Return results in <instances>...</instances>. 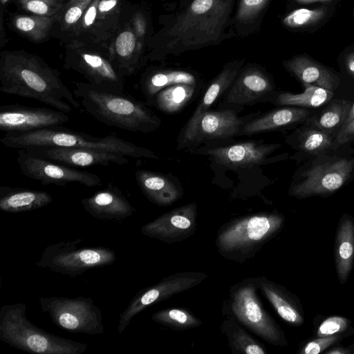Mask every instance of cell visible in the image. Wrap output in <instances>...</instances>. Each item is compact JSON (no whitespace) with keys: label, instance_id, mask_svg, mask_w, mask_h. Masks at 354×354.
Wrapping results in <instances>:
<instances>
[{"label":"cell","instance_id":"6da1fadb","mask_svg":"<svg viewBox=\"0 0 354 354\" xmlns=\"http://www.w3.org/2000/svg\"><path fill=\"white\" fill-rule=\"evenodd\" d=\"M84 109L99 122L113 127L149 133L157 130L160 119L142 102L123 93L77 83L73 91Z\"/></svg>","mask_w":354,"mask_h":354},{"label":"cell","instance_id":"7a4b0ae2","mask_svg":"<svg viewBox=\"0 0 354 354\" xmlns=\"http://www.w3.org/2000/svg\"><path fill=\"white\" fill-rule=\"evenodd\" d=\"M1 143L14 149L67 147L108 151L135 158L160 159L154 151L110 134L95 137L63 127H52L27 133H8Z\"/></svg>","mask_w":354,"mask_h":354},{"label":"cell","instance_id":"3957f363","mask_svg":"<svg viewBox=\"0 0 354 354\" xmlns=\"http://www.w3.org/2000/svg\"><path fill=\"white\" fill-rule=\"evenodd\" d=\"M284 216L261 212L235 217L221 226L215 240L219 254L225 259L243 263L283 228Z\"/></svg>","mask_w":354,"mask_h":354},{"label":"cell","instance_id":"277c9868","mask_svg":"<svg viewBox=\"0 0 354 354\" xmlns=\"http://www.w3.org/2000/svg\"><path fill=\"white\" fill-rule=\"evenodd\" d=\"M2 93L31 98L69 113L80 102L58 75L40 66H8L1 73Z\"/></svg>","mask_w":354,"mask_h":354},{"label":"cell","instance_id":"5b68a950","mask_svg":"<svg viewBox=\"0 0 354 354\" xmlns=\"http://www.w3.org/2000/svg\"><path fill=\"white\" fill-rule=\"evenodd\" d=\"M23 303L0 309V340L17 349L38 354H82L88 345L51 334L33 324Z\"/></svg>","mask_w":354,"mask_h":354},{"label":"cell","instance_id":"8992f818","mask_svg":"<svg viewBox=\"0 0 354 354\" xmlns=\"http://www.w3.org/2000/svg\"><path fill=\"white\" fill-rule=\"evenodd\" d=\"M232 0H194L169 31L171 48L212 43L220 37Z\"/></svg>","mask_w":354,"mask_h":354},{"label":"cell","instance_id":"52a82bcc","mask_svg":"<svg viewBox=\"0 0 354 354\" xmlns=\"http://www.w3.org/2000/svg\"><path fill=\"white\" fill-rule=\"evenodd\" d=\"M254 277L243 279L230 288L222 304L223 315H232L248 331L274 346H286L283 331L264 308Z\"/></svg>","mask_w":354,"mask_h":354},{"label":"cell","instance_id":"ba28073f","mask_svg":"<svg viewBox=\"0 0 354 354\" xmlns=\"http://www.w3.org/2000/svg\"><path fill=\"white\" fill-rule=\"evenodd\" d=\"M82 239L59 241L44 250L35 264L52 272L75 277L90 269L111 266L116 260L111 248L79 247Z\"/></svg>","mask_w":354,"mask_h":354},{"label":"cell","instance_id":"9c48e42d","mask_svg":"<svg viewBox=\"0 0 354 354\" xmlns=\"http://www.w3.org/2000/svg\"><path fill=\"white\" fill-rule=\"evenodd\" d=\"M40 308L59 328L72 333L100 335L104 332L101 309L89 297H42Z\"/></svg>","mask_w":354,"mask_h":354},{"label":"cell","instance_id":"30bf717a","mask_svg":"<svg viewBox=\"0 0 354 354\" xmlns=\"http://www.w3.org/2000/svg\"><path fill=\"white\" fill-rule=\"evenodd\" d=\"M202 272L184 271L163 278L157 283L140 290L120 314L118 333L122 334L131 319L147 307L189 290L207 278Z\"/></svg>","mask_w":354,"mask_h":354},{"label":"cell","instance_id":"8fae6325","mask_svg":"<svg viewBox=\"0 0 354 354\" xmlns=\"http://www.w3.org/2000/svg\"><path fill=\"white\" fill-rule=\"evenodd\" d=\"M16 160L24 176L42 185L54 184L65 187L69 183H78L94 187L102 184L101 178L95 174L32 155L23 149L18 150Z\"/></svg>","mask_w":354,"mask_h":354},{"label":"cell","instance_id":"7c38bea8","mask_svg":"<svg viewBox=\"0 0 354 354\" xmlns=\"http://www.w3.org/2000/svg\"><path fill=\"white\" fill-rule=\"evenodd\" d=\"M251 116L239 117L232 109L207 111L191 127L183 128L177 149L190 147L209 140L241 136L244 124L254 118Z\"/></svg>","mask_w":354,"mask_h":354},{"label":"cell","instance_id":"4fadbf2b","mask_svg":"<svg viewBox=\"0 0 354 354\" xmlns=\"http://www.w3.org/2000/svg\"><path fill=\"white\" fill-rule=\"evenodd\" d=\"M353 170L354 158L315 165L302 174L303 179L290 186L289 194L301 198L331 194L344 185Z\"/></svg>","mask_w":354,"mask_h":354},{"label":"cell","instance_id":"5bb4252c","mask_svg":"<svg viewBox=\"0 0 354 354\" xmlns=\"http://www.w3.org/2000/svg\"><path fill=\"white\" fill-rule=\"evenodd\" d=\"M68 113L45 107L14 104L0 106V130L8 133H27L62 126L69 121Z\"/></svg>","mask_w":354,"mask_h":354},{"label":"cell","instance_id":"9a60e30c","mask_svg":"<svg viewBox=\"0 0 354 354\" xmlns=\"http://www.w3.org/2000/svg\"><path fill=\"white\" fill-rule=\"evenodd\" d=\"M197 204L190 203L166 212L141 227L150 238L171 244L192 236L197 228Z\"/></svg>","mask_w":354,"mask_h":354},{"label":"cell","instance_id":"2e32d148","mask_svg":"<svg viewBox=\"0 0 354 354\" xmlns=\"http://www.w3.org/2000/svg\"><path fill=\"white\" fill-rule=\"evenodd\" d=\"M280 146L279 144L247 140L228 146L198 150L196 153L207 155L214 162L228 168H250L263 164L268 156Z\"/></svg>","mask_w":354,"mask_h":354},{"label":"cell","instance_id":"e0dca14e","mask_svg":"<svg viewBox=\"0 0 354 354\" xmlns=\"http://www.w3.org/2000/svg\"><path fill=\"white\" fill-rule=\"evenodd\" d=\"M28 153L56 161L71 167H86L94 165L109 166L111 164L122 165L129 163L127 157L108 151L67 148L32 147L23 149Z\"/></svg>","mask_w":354,"mask_h":354},{"label":"cell","instance_id":"ac0fdd59","mask_svg":"<svg viewBox=\"0 0 354 354\" xmlns=\"http://www.w3.org/2000/svg\"><path fill=\"white\" fill-rule=\"evenodd\" d=\"M274 84L263 70L251 66L238 74L226 95L227 104L252 105L271 97Z\"/></svg>","mask_w":354,"mask_h":354},{"label":"cell","instance_id":"d6986e66","mask_svg":"<svg viewBox=\"0 0 354 354\" xmlns=\"http://www.w3.org/2000/svg\"><path fill=\"white\" fill-rule=\"evenodd\" d=\"M81 203L87 213L102 220L122 221L132 216L136 211L121 190L111 184L82 198Z\"/></svg>","mask_w":354,"mask_h":354},{"label":"cell","instance_id":"ffe728a7","mask_svg":"<svg viewBox=\"0 0 354 354\" xmlns=\"http://www.w3.org/2000/svg\"><path fill=\"white\" fill-rule=\"evenodd\" d=\"M135 178L145 197L160 207L174 204L183 194L180 183L170 175L138 169L135 172Z\"/></svg>","mask_w":354,"mask_h":354},{"label":"cell","instance_id":"44dd1931","mask_svg":"<svg viewBox=\"0 0 354 354\" xmlns=\"http://www.w3.org/2000/svg\"><path fill=\"white\" fill-rule=\"evenodd\" d=\"M307 109L286 106L252 118L243 126L241 136H252L277 130L306 120L310 115Z\"/></svg>","mask_w":354,"mask_h":354},{"label":"cell","instance_id":"7402d4cb","mask_svg":"<svg viewBox=\"0 0 354 354\" xmlns=\"http://www.w3.org/2000/svg\"><path fill=\"white\" fill-rule=\"evenodd\" d=\"M254 280L258 290L285 322L294 326L301 325L304 322L296 299L283 286L266 277H256Z\"/></svg>","mask_w":354,"mask_h":354},{"label":"cell","instance_id":"603a6c76","mask_svg":"<svg viewBox=\"0 0 354 354\" xmlns=\"http://www.w3.org/2000/svg\"><path fill=\"white\" fill-rule=\"evenodd\" d=\"M53 201L52 196L42 190L10 186L0 187V209L19 213L44 207Z\"/></svg>","mask_w":354,"mask_h":354},{"label":"cell","instance_id":"cb8c5ba5","mask_svg":"<svg viewBox=\"0 0 354 354\" xmlns=\"http://www.w3.org/2000/svg\"><path fill=\"white\" fill-rule=\"evenodd\" d=\"M284 66L303 84H313L333 92L339 84L338 77L333 73L304 55L286 61Z\"/></svg>","mask_w":354,"mask_h":354},{"label":"cell","instance_id":"d4e9b609","mask_svg":"<svg viewBox=\"0 0 354 354\" xmlns=\"http://www.w3.org/2000/svg\"><path fill=\"white\" fill-rule=\"evenodd\" d=\"M220 330L228 341L233 354H266L264 344L257 340L232 315H223Z\"/></svg>","mask_w":354,"mask_h":354},{"label":"cell","instance_id":"484cf974","mask_svg":"<svg viewBox=\"0 0 354 354\" xmlns=\"http://www.w3.org/2000/svg\"><path fill=\"white\" fill-rule=\"evenodd\" d=\"M241 66V63L236 62L224 67L205 90L183 129L191 127L203 113L209 111L211 106L225 91L230 88L238 75Z\"/></svg>","mask_w":354,"mask_h":354},{"label":"cell","instance_id":"4316f807","mask_svg":"<svg viewBox=\"0 0 354 354\" xmlns=\"http://www.w3.org/2000/svg\"><path fill=\"white\" fill-rule=\"evenodd\" d=\"M354 259V223L342 218L336 236V269L339 281L344 283L351 272Z\"/></svg>","mask_w":354,"mask_h":354},{"label":"cell","instance_id":"83f0119b","mask_svg":"<svg viewBox=\"0 0 354 354\" xmlns=\"http://www.w3.org/2000/svg\"><path fill=\"white\" fill-rule=\"evenodd\" d=\"M198 85L177 84L160 91L147 104L166 114H175L183 109L193 99Z\"/></svg>","mask_w":354,"mask_h":354},{"label":"cell","instance_id":"f1b7e54d","mask_svg":"<svg viewBox=\"0 0 354 354\" xmlns=\"http://www.w3.org/2000/svg\"><path fill=\"white\" fill-rule=\"evenodd\" d=\"M177 84L198 85V80L192 73L181 70H163L154 71L140 81V91L147 104L162 89Z\"/></svg>","mask_w":354,"mask_h":354},{"label":"cell","instance_id":"f546056e","mask_svg":"<svg viewBox=\"0 0 354 354\" xmlns=\"http://www.w3.org/2000/svg\"><path fill=\"white\" fill-rule=\"evenodd\" d=\"M305 90L299 94L280 93L270 102L278 105L316 108L329 102L333 92L310 84H303Z\"/></svg>","mask_w":354,"mask_h":354},{"label":"cell","instance_id":"4dcf8cb0","mask_svg":"<svg viewBox=\"0 0 354 354\" xmlns=\"http://www.w3.org/2000/svg\"><path fill=\"white\" fill-rule=\"evenodd\" d=\"M152 320L176 331H183L197 328L203 324V321L190 309L173 307L162 309L151 315Z\"/></svg>","mask_w":354,"mask_h":354},{"label":"cell","instance_id":"1f68e13d","mask_svg":"<svg viewBox=\"0 0 354 354\" xmlns=\"http://www.w3.org/2000/svg\"><path fill=\"white\" fill-rule=\"evenodd\" d=\"M352 104L350 101L334 100L314 119L313 125L318 129L330 133L340 128L346 121Z\"/></svg>","mask_w":354,"mask_h":354},{"label":"cell","instance_id":"d6a6232c","mask_svg":"<svg viewBox=\"0 0 354 354\" xmlns=\"http://www.w3.org/2000/svg\"><path fill=\"white\" fill-rule=\"evenodd\" d=\"M334 139L329 133L317 128H304L299 131L297 142L298 148L315 155L332 148Z\"/></svg>","mask_w":354,"mask_h":354},{"label":"cell","instance_id":"836d02e7","mask_svg":"<svg viewBox=\"0 0 354 354\" xmlns=\"http://www.w3.org/2000/svg\"><path fill=\"white\" fill-rule=\"evenodd\" d=\"M325 12L324 8L297 9L284 17L283 24L292 28H302L317 23L324 17Z\"/></svg>","mask_w":354,"mask_h":354},{"label":"cell","instance_id":"e575fe53","mask_svg":"<svg viewBox=\"0 0 354 354\" xmlns=\"http://www.w3.org/2000/svg\"><path fill=\"white\" fill-rule=\"evenodd\" d=\"M269 0H240L236 12L239 22L247 23L257 17Z\"/></svg>","mask_w":354,"mask_h":354},{"label":"cell","instance_id":"d590c367","mask_svg":"<svg viewBox=\"0 0 354 354\" xmlns=\"http://www.w3.org/2000/svg\"><path fill=\"white\" fill-rule=\"evenodd\" d=\"M348 320L340 316H332L324 320L319 325L317 335L328 337L344 331L348 326Z\"/></svg>","mask_w":354,"mask_h":354},{"label":"cell","instance_id":"8d00e7d4","mask_svg":"<svg viewBox=\"0 0 354 354\" xmlns=\"http://www.w3.org/2000/svg\"><path fill=\"white\" fill-rule=\"evenodd\" d=\"M339 338V335H331L328 337H319L308 342L301 351L304 354H318L324 349L334 344Z\"/></svg>","mask_w":354,"mask_h":354},{"label":"cell","instance_id":"74e56055","mask_svg":"<svg viewBox=\"0 0 354 354\" xmlns=\"http://www.w3.org/2000/svg\"><path fill=\"white\" fill-rule=\"evenodd\" d=\"M135 44L136 39L133 34L129 31H124L120 33L116 39V51L120 57H127L133 53Z\"/></svg>","mask_w":354,"mask_h":354},{"label":"cell","instance_id":"f35d334b","mask_svg":"<svg viewBox=\"0 0 354 354\" xmlns=\"http://www.w3.org/2000/svg\"><path fill=\"white\" fill-rule=\"evenodd\" d=\"M354 138V119L339 129V133L334 139L333 149L337 148L341 145L345 144Z\"/></svg>","mask_w":354,"mask_h":354},{"label":"cell","instance_id":"ab89813d","mask_svg":"<svg viewBox=\"0 0 354 354\" xmlns=\"http://www.w3.org/2000/svg\"><path fill=\"white\" fill-rule=\"evenodd\" d=\"M27 8L30 11L40 15L45 14L48 11L46 4L39 0H31L28 1Z\"/></svg>","mask_w":354,"mask_h":354},{"label":"cell","instance_id":"60d3db41","mask_svg":"<svg viewBox=\"0 0 354 354\" xmlns=\"http://www.w3.org/2000/svg\"><path fill=\"white\" fill-rule=\"evenodd\" d=\"M82 15L81 9L77 6L71 8L65 15V21L68 24H73L77 21Z\"/></svg>","mask_w":354,"mask_h":354},{"label":"cell","instance_id":"b9f144b4","mask_svg":"<svg viewBox=\"0 0 354 354\" xmlns=\"http://www.w3.org/2000/svg\"><path fill=\"white\" fill-rule=\"evenodd\" d=\"M17 27L24 31L32 30L35 26V21L29 17H20L16 21Z\"/></svg>","mask_w":354,"mask_h":354},{"label":"cell","instance_id":"7bdbcfd3","mask_svg":"<svg viewBox=\"0 0 354 354\" xmlns=\"http://www.w3.org/2000/svg\"><path fill=\"white\" fill-rule=\"evenodd\" d=\"M116 3V0H103L99 3L98 8L101 12L108 11L113 8Z\"/></svg>","mask_w":354,"mask_h":354},{"label":"cell","instance_id":"ee69618b","mask_svg":"<svg viewBox=\"0 0 354 354\" xmlns=\"http://www.w3.org/2000/svg\"><path fill=\"white\" fill-rule=\"evenodd\" d=\"M95 15H96V9H95V6H91L88 10V11L85 15V17H84L85 24L87 26L91 25L93 22Z\"/></svg>","mask_w":354,"mask_h":354},{"label":"cell","instance_id":"f6af8a7d","mask_svg":"<svg viewBox=\"0 0 354 354\" xmlns=\"http://www.w3.org/2000/svg\"><path fill=\"white\" fill-rule=\"evenodd\" d=\"M346 66L350 73L354 75V53H352L347 56Z\"/></svg>","mask_w":354,"mask_h":354},{"label":"cell","instance_id":"bcb514c9","mask_svg":"<svg viewBox=\"0 0 354 354\" xmlns=\"http://www.w3.org/2000/svg\"><path fill=\"white\" fill-rule=\"evenodd\" d=\"M353 119H354V103L352 104L351 109L349 111L348 117L342 127L347 124L349 122H351Z\"/></svg>","mask_w":354,"mask_h":354},{"label":"cell","instance_id":"7dc6e473","mask_svg":"<svg viewBox=\"0 0 354 354\" xmlns=\"http://www.w3.org/2000/svg\"><path fill=\"white\" fill-rule=\"evenodd\" d=\"M348 351L344 350L342 348H335L333 350L329 351L327 353L330 354H341V353H347Z\"/></svg>","mask_w":354,"mask_h":354},{"label":"cell","instance_id":"c3c4849f","mask_svg":"<svg viewBox=\"0 0 354 354\" xmlns=\"http://www.w3.org/2000/svg\"><path fill=\"white\" fill-rule=\"evenodd\" d=\"M299 3H310L315 2H324V1H330L332 0H295Z\"/></svg>","mask_w":354,"mask_h":354}]
</instances>
